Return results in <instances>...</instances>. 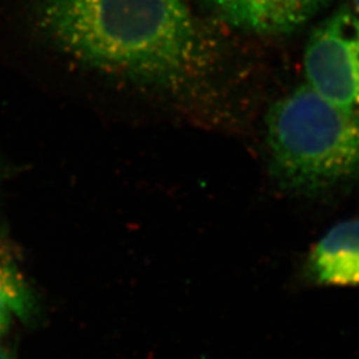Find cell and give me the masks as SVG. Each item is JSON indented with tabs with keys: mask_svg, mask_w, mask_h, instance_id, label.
Instances as JSON below:
<instances>
[{
	"mask_svg": "<svg viewBox=\"0 0 359 359\" xmlns=\"http://www.w3.org/2000/svg\"><path fill=\"white\" fill-rule=\"evenodd\" d=\"M36 302L7 246L0 243V337L7 333L13 318L32 321Z\"/></svg>",
	"mask_w": 359,
	"mask_h": 359,
	"instance_id": "cell-6",
	"label": "cell"
},
{
	"mask_svg": "<svg viewBox=\"0 0 359 359\" xmlns=\"http://www.w3.org/2000/svg\"><path fill=\"white\" fill-rule=\"evenodd\" d=\"M34 23L80 65L172 95L204 90L216 36L184 0H34Z\"/></svg>",
	"mask_w": 359,
	"mask_h": 359,
	"instance_id": "cell-1",
	"label": "cell"
},
{
	"mask_svg": "<svg viewBox=\"0 0 359 359\" xmlns=\"http://www.w3.org/2000/svg\"><path fill=\"white\" fill-rule=\"evenodd\" d=\"M0 359H15V357L8 348L0 346Z\"/></svg>",
	"mask_w": 359,
	"mask_h": 359,
	"instance_id": "cell-7",
	"label": "cell"
},
{
	"mask_svg": "<svg viewBox=\"0 0 359 359\" xmlns=\"http://www.w3.org/2000/svg\"><path fill=\"white\" fill-rule=\"evenodd\" d=\"M301 278L310 287L359 289V219L335 225L311 248Z\"/></svg>",
	"mask_w": 359,
	"mask_h": 359,
	"instance_id": "cell-5",
	"label": "cell"
},
{
	"mask_svg": "<svg viewBox=\"0 0 359 359\" xmlns=\"http://www.w3.org/2000/svg\"><path fill=\"white\" fill-rule=\"evenodd\" d=\"M273 175L287 191L323 192L359 176V114L325 100L304 84L270 108Z\"/></svg>",
	"mask_w": 359,
	"mask_h": 359,
	"instance_id": "cell-2",
	"label": "cell"
},
{
	"mask_svg": "<svg viewBox=\"0 0 359 359\" xmlns=\"http://www.w3.org/2000/svg\"><path fill=\"white\" fill-rule=\"evenodd\" d=\"M306 84L325 100L359 114V18L342 6L308 40Z\"/></svg>",
	"mask_w": 359,
	"mask_h": 359,
	"instance_id": "cell-3",
	"label": "cell"
},
{
	"mask_svg": "<svg viewBox=\"0 0 359 359\" xmlns=\"http://www.w3.org/2000/svg\"><path fill=\"white\" fill-rule=\"evenodd\" d=\"M332 0H206L231 26L259 35L292 34L305 26Z\"/></svg>",
	"mask_w": 359,
	"mask_h": 359,
	"instance_id": "cell-4",
	"label": "cell"
},
{
	"mask_svg": "<svg viewBox=\"0 0 359 359\" xmlns=\"http://www.w3.org/2000/svg\"><path fill=\"white\" fill-rule=\"evenodd\" d=\"M353 11L357 13V16L359 18V0H353Z\"/></svg>",
	"mask_w": 359,
	"mask_h": 359,
	"instance_id": "cell-8",
	"label": "cell"
}]
</instances>
